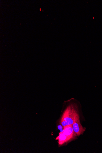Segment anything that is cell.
Segmentation results:
<instances>
[{
    "label": "cell",
    "mask_w": 102,
    "mask_h": 153,
    "mask_svg": "<svg viewBox=\"0 0 102 153\" xmlns=\"http://www.w3.org/2000/svg\"><path fill=\"white\" fill-rule=\"evenodd\" d=\"M77 105L75 103L70 104L66 107L63 114L60 123L63 126L73 124L79 115Z\"/></svg>",
    "instance_id": "obj_1"
},
{
    "label": "cell",
    "mask_w": 102,
    "mask_h": 153,
    "mask_svg": "<svg viewBox=\"0 0 102 153\" xmlns=\"http://www.w3.org/2000/svg\"><path fill=\"white\" fill-rule=\"evenodd\" d=\"M72 126L76 136H79L83 134L85 131V128L83 127L81 123L79 115L77 117Z\"/></svg>",
    "instance_id": "obj_2"
},
{
    "label": "cell",
    "mask_w": 102,
    "mask_h": 153,
    "mask_svg": "<svg viewBox=\"0 0 102 153\" xmlns=\"http://www.w3.org/2000/svg\"><path fill=\"white\" fill-rule=\"evenodd\" d=\"M62 132L67 137L69 141L72 140L76 136L72 125H67L64 127Z\"/></svg>",
    "instance_id": "obj_3"
},
{
    "label": "cell",
    "mask_w": 102,
    "mask_h": 153,
    "mask_svg": "<svg viewBox=\"0 0 102 153\" xmlns=\"http://www.w3.org/2000/svg\"><path fill=\"white\" fill-rule=\"evenodd\" d=\"M57 138L58 140V143L60 145H62L69 141L67 137L62 131L59 133V135Z\"/></svg>",
    "instance_id": "obj_4"
}]
</instances>
